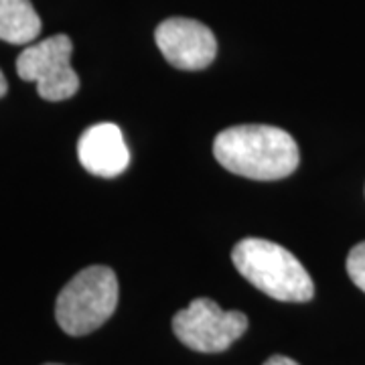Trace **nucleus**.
I'll return each mask as SVG.
<instances>
[{"label": "nucleus", "mask_w": 365, "mask_h": 365, "mask_svg": "<svg viewBox=\"0 0 365 365\" xmlns=\"http://www.w3.org/2000/svg\"><path fill=\"white\" fill-rule=\"evenodd\" d=\"M248 329V317L223 311L211 299H195L173 317V333L185 347L199 353H222Z\"/></svg>", "instance_id": "nucleus-4"}, {"label": "nucleus", "mask_w": 365, "mask_h": 365, "mask_svg": "<svg viewBox=\"0 0 365 365\" xmlns=\"http://www.w3.org/2000/svg\"><path fill=\"white\" fill-rule=\"evenodd\" d=\"M73 43L67 35L29 45L16 57V73L25 81H35L37 91L47 102H61L79 90L78 73L71 67Z\"/></svg>", "instance_id": "nucleus-5"}, {"label": "nucleus", "mask_w": 365, "mask_h": 365, "mask_svg": "<svg viewBox=\"0 0 365 365\" xmlns=\"http://www.w3.org/2000/svg\"><path fill=\"white\" fill-rule=\"evenodd\" d=\"M78 157L81 167L102 179H114L130 165V150L120 126L102 122L79 136Z\"/></svg>", "instance_id": "nucleus-7"}, {"label": "nucleus", "mask_w": 365, "mask_h": 365, "mask_svg": "<svg viewBox=\"0 0 365 365\" xmlns=\"http://www.w3.org/2000/svg\"><path fill=\"white\" fill-rule=\"evenodd\" d=\"M6 90H9V83H6V78L2 76V71H0V98L6 93Z\"/></svg>", "instance_id": "nucleus-11"}, {"label": "nucleus", "mask_w": 365, "mask_h": 365, "mask_svg": "<svg viewBox=\"0 0 365 365\" xmlns=\"http://www.w3.org/2000/svg\"><path fill=\"white\" fill-rule=\"evenodd\" d=\"M45 365H61V364H45Z\"/></svg>", "instance_id": "nucleus-12"}, {"label": "nucleus", "mask_w": 365, "mask_h": 365, "mask_svg": "<svg viewBox=\"0 0 365 365\" xmlns=\"http://www.w3.org/2000/svg\"><path fill=\"white\" fill-rule=\"evenodd\" d=\"M118 292V278L112 268H83L59 292L55 302V319L71 337L90 335L114 314Z\"/></svg>", "instance_id": "nucleus-3"}, {"label": "nucleus", "mask_w": 365, "mask_h": 365, "mask_svg": "<svg viewBox=\"0 0 365 365\" xmlns=\"http://www.w3.org/2000/svg\"><path fill=\"white\" fill-rule=\"evenodd\" d=\"M157 47L170 66L185 71H199L213 63L217 41L211 29L193 19L173 16L155 31Z\"/></svg>", "instance_id": "nucleus-6"}, {"label": "nucleus", "mask_w": 365, "mask_h": 365, "mask_svg": "<svg viewBox=\"0 0 365 365\" xmlns=\"http://www.w3.org/2000/svg\"><path fill=\"white\" fill-rule=\"evenodd\" d=\"M264 365H299L294 359L284 357V355H272L268 361H264Z\"/></svg>", "instance_id": "nucleus-10"}, {"label": "nucleus", "mask_w": 365, "mask_h": 365, "mask_svg": "<svg viewBox=\"0 0 365 365\" xmlns=\"http://www.w3.org/2000/svg\"><path fill=\"white\" fill-rule=\"evenodd\" d=\"M237 272L250 284L282 302H309L314 297L311 274L287 248L262 237H246L232 250Z\"/></svg>", "instance_id": "nucleus-2"}, {"label": "nucleus", "mask_w": 365, "mask_h": 365, "mask_svg": "<svg viewBox=\"0 0 365 365\" xmlns=\"http://www.w3.org/2000/svg\"><path fill=\"white\" fill-rule=\"evenodd\" d=\"M39 33L41 19L31 0H0V41L26 45Z\"/></svg>", "instance_id": "nucleus-8"}, {"label": "nucleus", "mask_w": 365, "mask_h": 365, "mask_svg": "<svg viewBox=\"0 0 365 365\" xmlns=\"http://www.w3.org/2000/svg\"><path fill=\"white\" fill-rule=\"evenodd\" d=\"M213 155L223 169L254 179L278 181L299 167V146L282 128L266 124H242L217 134Z\"/></svg>", "instance_id": "nucleus-1"}, {"label": "nucleus", "mask_w": 365, "mask_h": 365, "mask_svg": "<svg viewBox=\"0 0 365 365\" xmlns=\"http://www.w3.org/2000/svg\"><path fill=\"white\" fill-rule=\"evenodd\" d=\"M345 268H347V274L353 280V284L365 292V242L353 246L349 256H347Z\"/></svg>", "instance_id": "nucleus-9"}]
</instances>
